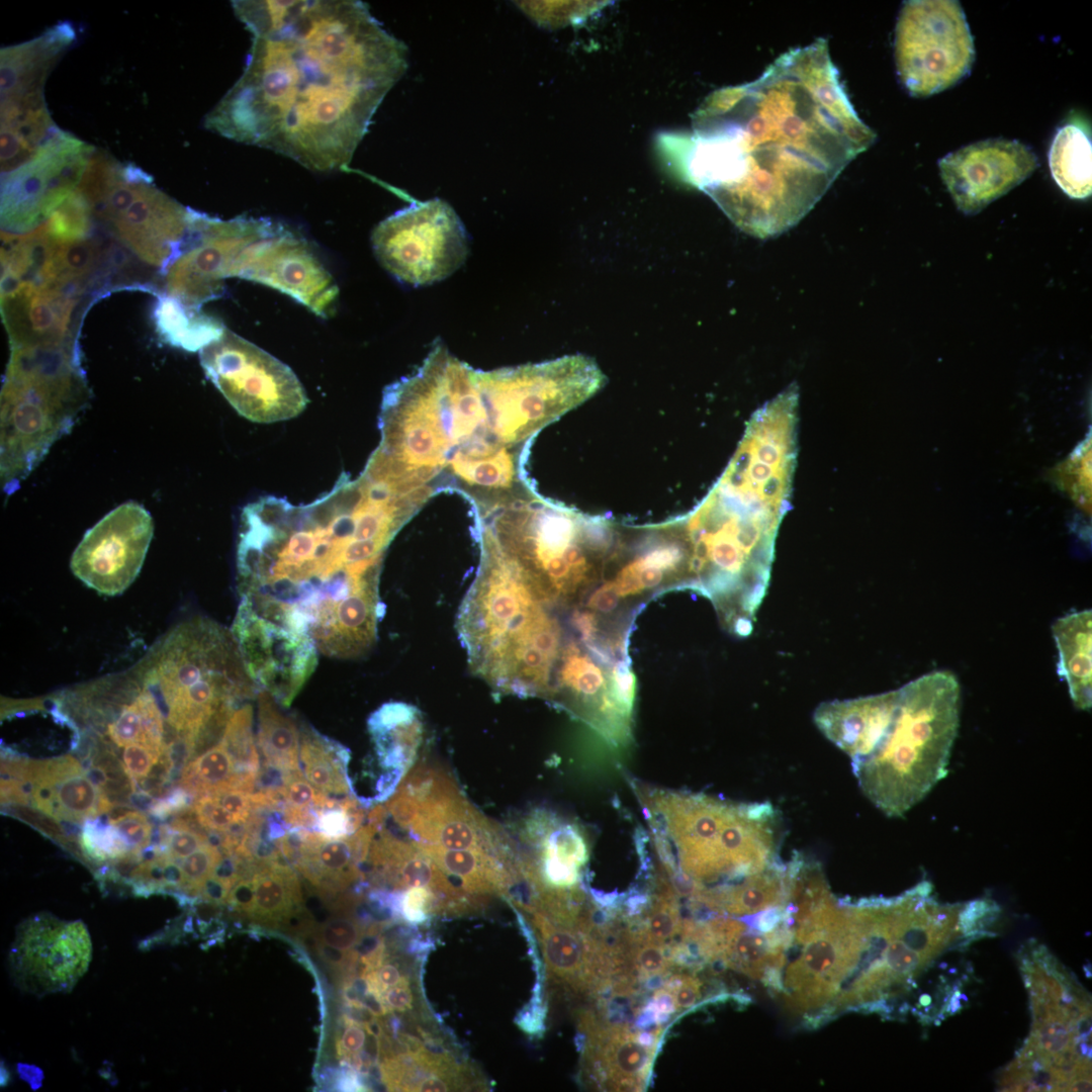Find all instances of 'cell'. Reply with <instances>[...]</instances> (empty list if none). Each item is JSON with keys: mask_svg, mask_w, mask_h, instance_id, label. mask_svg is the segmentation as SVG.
Returning <instances> with one entry per match:
<instances>
[{"mask_svg": "<svg viewBox=\"0 0 1092 1092\" xmlns=\"http://www.w3.org/2000/svg\"><path fill=\"white\" fill-rule=\"evenodd\" d=\"M232 6L252 43L241 76L206 114L205 128L311 171L347 167L407 69L406 46L358 0Z\"/></svg>", "mask_w": 1092, "mask_h": 1092, "instance_id": "1", "label": "cell"}, {"mask_svg": "<svg viewBox=\"0 0 1092 1092\" xmlns=\"http://www.w3.org/2000/svg\"><path fill=\"white\" fill-rule=\"evenodd\" d=\"M875 140L817 38L704 101L686 174L741 231L766 239L797 224Z\"/></svg>", "mask_w": 1092, "mask_h": 1092, "instance_id": "2", "label": "cell"}, {"mask_svg": "<svg viewBox=\"0 0 1092 1092\" xmlns=\"http://www.w3.org/2000/svg\"><path fill=\"white\" fill-rule=\"evenodd\" d=\"M416 510L363 472H343L308 504L274 495L248 504L236 554L241 600L310 630L334 622L379 579L387 547Z\"/></svg>", "mask_w": 1092, "mask_h": 1092, "instance_id": "3", "label": "cell"}, {"mask_svg": "<svg viewBox=\"0 0 1092 1092\" xmlns=\"http://www.w3.org/2000/svg\"><path fill=\"white\" fill-rule=\"evenodd\" d=\"M793 476L765 463L730 464L703 502L675 522L689 548V588L710 599L738 636L751 633L765 596Z\"/></svg>", "mask_w": 1092, "mask_h": 1092, "instance_id": "4", "label": "cell"}, {"mask_svg": "<svg viewBox=\"0 0 1092 1092\" xmlns=\"http://www.w3.org/2000/svg\"><path fill=\"white\" fill-rule=\"evenodd\" d=\"M473 370L435 340L397 384L396 432L415 467L467 490L503 489L517 480L521 453L493 440Z\"/></svg>", "mask_w": 1092, "mask_h": 1092, "instance_id": "5", "label": "cell"}, {"mask_svg": "<svg viewBox=\"0 0 1092 1092\" xmlns=\"http://www.w3.org/2000/svg\"><path fill=\"white\" fill-rule=\"evenodd\" d=\"M638 794L678 893L731 884L779 862L782 823L770 803L643 788Z\"/></svg>", "mask_w": 1092, "mask_h": 1092, "instance_id": "6", "label": "cell"}, {"mask_svg": "<svg viewBox=\"0 0 1092 1092\" xmlns=\"http://www.w3.org/2000/svg\"><path fill=\"white\" fill-rule=\"evenodd\" d=\"M474 499L479 539L564 607L575 606L600 581L623 539L607 521L546 500L524 484Z\"/></svg>", "mask_w": 1092, "mask_h": 1092, "instance_id": "7", "label": "cell"}, {"mask_svg": "<svg viewBox=\"0 0 1092 1092\" xmlns=\"http://www.w3.org/2000/svg\"><path fill=\"white\" fill-rule=\"evenodd\" d=\"M960 684L935 670L899 689L886 733L852 771L868 799L890 817L919 803L947 774L960 725Z\"/></svg>", "mask_w": 1092, "mask_h": 1092, "instance_id": "8", "label": "cell"}, {"mask_svg": "<svg viewBox=\"0 0 1092 1092\" xmlns=\"http://www.w3.org/2000/svg\"><path fill=\"white\" fill-rule=\"evenodd\" d=\"M80 343L10 346L1 388V484L7 495L69 434L91 397Z\"/></svg>", "mask_w": 1092, "mask_h": 1092, "instance_id": "9", "label": "cell"}, {"mask_svg": "<svg viewBox=\"0 0 1092 1092\" xmlns=\"http://www.w3.org/2000/svg\"><path fill=\"white\" fill-rule=\"evenodd\" d=\"M78 189L98 229L163 278L182 250L191 208L158 189L141 168L101 155H93Z\"/></svg>", "mask_w": 1092, "mask_h": 1092, "instance_id": "10", "label": "cell"}, {"mask_svg": "<svg viewBox=\"0 0 1092 1092\" xmlns=\"http://www.w3.org/2000/svg\"><path fill=\"white\" fill-rule=\"evenodd\" d=\"M894 47L899 79L915 97L953 86L969 73L975 58L964 10L952 0L904 2Z\"/></svg>", "mask_w": 1092, "mask_h": 1092, "instance_id": "11", "label": "cell"}, {"mask_svg": "<svg viewBox=\"0 0 1092 1092\" xmlns=\"http://www.w3.org/2000/svg\"><path fill=\"white\" fill-rule=\"evenodd\" d=\"M371 244L382 267L413 286L447 278L468 255L466 230L440 198L413 202L389 215L373 230Z\"/></svg>", "mask_w": 1092, "mask_h": 1092, "instance_id": "12", "label": "cell"}, {"mask_svg": "<svg viewBox=\"0 0 1092 1092\" xmlns=\"http://www.w3.org/2000/svg\"><path fill=\"white\" fill-rule=\"evenodd\" d=\"M77 36L71 22L1 50V157L21 161L57 127L44 100L46 80Z\"/></svg>", "mask_w": 1092, "mask_h": 1092, "instance_id": "13", "label": "cell"}, {"mask_svg": "<svg viewBox=\"0 0 1092 1092\" xmlns=\"http://www.w3.org/2000/svg\"><path fill=\"white\" fill-rule=\"evenodd\" d=\"M207 378L245 419L275 423L303 412L308 398L286 364L228 328L199 351Z\"/></svg>", "mask_w": 1092, "mask_h": 1092, "instance_id": "14", "label": "cell"}, {"mask_svg": "<svg viewBox=\"0 0 1092 1092\" xmlns=\"http://www.w3.org/2000/svg\"><path fill=\"white\" fill-rule=\"evenodd\" d=\"M93 147L56 127L18 167L2 173L1 233L23 235L43 224L79 187Z\"/></svg>", "mask_w": 1092, "mask_h": 1092, "instance_id": "15", "label": "cell"}, {"mask_svg": "<svg viewBox=\"0 0 1092 1092\" xmlns=\"http://www.w3.org/2000/svg\"><path fill=\"white\" fill-rule=\"evenodd\" d=\"M276 220L237 216L220 219L191 208L182 250L163 277V292L187 309L201 306L224 293V279L234 277L241 253L266 236Z\"/></svg>", "mask_w": 1092, "mask_h": 1092, "instance_id": "16", "label": "cell"}, {"mask_svg": "<svg viewBox=\"0 0 1092 1092\" xmlns=\"http://www.w3.org/2000/svg\"><path fill=\"white\" fill-rule=\"evenodd\" d=\"M92 945L86 925L41 913L22 922L8 966L19 989L43 996L70 992L87 971Z\"/></svg>", "mask_w": 1092, "mask_h": 1092, "instance_id": "17", "label": "cell"}, {"mask_svg": "<svg viewBox=\"0 0 1092 1092\" xmlns=\"http://www.w3.org/2000/svg\"><path fill=\"white\" fill-rule=\"evenodd\" d=\"M234 277L277 289L315 314L336 309L338 286L308 242L280 221L240 255Z\"/></svg>", "mask_w": 1092, "mask_h": 1092, "instance_id": "18", "label": "cell"}, {"mask_svg": "<svg viewBox=\"0 0 1092 1092\" xmlns=\"http://www.w3.org/2000/svg\"><path fill=\"white\" fill-rule=\"evenodd\" d=\"M154 534L144 506L124 503L89 529L72 554L73 574L100 595L123 593L139 575Z\"/></svg>", "mask_w": 1092, "mask_h": 1092, "instance_id": "19", "label": "cell"}, {"mask_svg": "<svg viewBox=\"0 0 1092 1092\" xmlns=\"http://www.w3.org/2000/svg\"><path fill=\"white\" fill-rule=\"evenodd\" d=\"M1 317L10 346L79 343L84 318L97 302L53 281L1 280Z\"/></svg>", "mask_w": 1092, "mask_h": 1092, "instance_id": "20", "label": "cell"}, {"mask_svg": "<svg viewBox=\"0 0 1092 1092\" xmlns=\"http://www.w3.org/2000/svg\"><path fill=\"white\" fill-rule=\"evenodd\" d=\"M245 669L259 691L288 707L317 662L312 640L238 608L232 627Z\"/></svg>", "mask_w": 1092, "mask_h": 1092, "instance_id": "21", "label": "cell"}, {"mask_svg": "<svg viewBox=\"0 0 1092 1092\" xmlns=\"http://www.w3.org/2000/svg\"><path fill=\"white\" fill-rule=\"evenodd\" d=\"M938 165L958 208L974 214L1029 177L1038 162L1027 146L993 139L950 153Z\"/></svg>", "mask_w": 1092, "mask_h": 1092, "instance_id": "22", "label": "cell"}, {"mask_svg": "<svg viewBox=\"0 0 1092 1092\" xmlns=\"http://www.w3.org/2000/svg\"><path fill=\"white\" fill-rule=\"evenodd\" d=\"M587 1033L585 1059L589 1070L612 1091L644 1088L655 1055V1043L619 1024L583 1021Z\"/></svg>", "mask_w": 1092, "mask_h": 1092, "instance_id": "23", "label": "cell"}, {"mask_svg": "<svg viewBox=\"0 0 1092 1092\" xmlns=\"http://www.w3.org/2000/svg\"><path fill=\"white\" fill-rule=\"evenodd\" d=\"M899 689L818 706L814 722L851 764L868 757L878 746L893 719Z\"/></svg>", "mask_w": 1092, "mask_h": 1092, "instance_id": "24", "label": "cell"}, {"mask_svg": "<svg viewBox=\"0 0 1092 1092\" xmlns=\"http://www.w3.org/2000/svg\"><path fill=\"white\" fill-rule=\"evenodd\" d=\"M379 828L368 821L352 835L335 840L300 828V846L293 866L320 890L340 892L363 876L361 866Z\"/></svg>", "mask_w": 1092, "mask_h": 1092, "instance_id": "25", "label": "cell"}, {"mask_svg": "<svg viewBox=\"0 0 1092 1092\" xmlns=\"http://www.w3.org/2000/svg\"><path fill=\"white\" fill-rule=\"evenodd\" d=\"M791 882V862H778L761 873L731 884L697 889L691 900L715 912L752 917L785 906L789 900Z\"/></svg>", "mask_w": 1092, "mask_h": 1092, "instance_id": "26", "label": "cell"}, {"mask_svg": "<svg viewBox=\"0 0 1092 1092\" xmlns=\"http://www.w3.org/2000/svg\"><path fill=\"white\" fill-rule=\"evenodd\" d=\"M1058 650L1057 673L1067 682L1074 706L1092 704V612L1085 609L1058 618L1052 625Z\"/></svg>", "mask_w": 1092, "mask_h": 1092, "instance_id": "27", "label": "cell"}, {"mask_svg": "<svg viewBox=\"0 0 1092 1092\" xmlns=\"http://www.w3.org/2000/svg\"><path fill=\"white\" fill-rule=\"evenodd\" d=\"M367 726L379 763L388 770L386 774L402 779L423 739L420 711L402 702L385 703L369 716Z\"/></svg>", "mask_w": 1092, "mask_h": 1092, "instance_id": "28", "label": "cell"}, {"mask_svg": "<svg viewBox=\"0 0 1092 1092\" xmlns=\"http://www.w3.org/2000/svg\"><path fill=\"white\" fill-rule=\"evenodd\" d=\"M299 734V763L304 778L329 797L342 799L349 796V750L303 724Z\"/></svg>", "mask_w": 1092, "mask_h": 1092, "instance_id": "29", "label": "cell"}, {"mask_svg": "<svg viewBox=\"0 0 1092 1092\" xmlns=\"http://www.w3.org/2000/svg\"><path fill=\"white\" fill-rule=\"evenodd\" d=\"M1092 146L1087 128L1071 122L1056 133L1049 153L1054 180L1070 197L1085 199L1091 194Z\"/></svg>", "mask_w": 1092, "mask_h": 1092, "instance_id": "30", "label": "cell"}, {"mask_svg": "<svg viewBox=\"0 0 1092 1092\" xmlns=\"http://www.w3.org/2000/svg\"><path fill=\"white\" fill-rule=\"evenodd\" d=\"M152 317L159 337L165 343L188 352L200 351L225 329L216 317L187 309L163 291L156 295Z\"/></svg>", "mask_w": 1092, "mask_h": 1092, "instance_id": "31", "label": "cell"}, {"mask_svg": "<svg viewBox=\"0 0 1092 1092\" xmlns=\"http://www.w3.org/2000/svg\"><path fill=\"white\" fill-rule=\"evenodd\" d=\"M252 879L255 906L251 919L275 926L301 910L302 894L298 878L285 862L275 860L259 863Z\"/></svg>", "mask_w": 1092, "mask_h": 1092, "instance_id": "32", "label": "cell"}, {"mask_svg": "<svg viewBox=\"0 0 1092 1092\" xmlns=\"http://www.w3.org/2000/svg\"><path fill=\"white\" fill-rule=\"evenodd\" d=\"M257 743L263 764L283 771L300 770L299 728L282 713L278 703L265 691H258Z\"/></svg>", "mask_w": 1092, "mask_h": 1092, "instance_id": "33", "label": "cell"}, {"mask_svg": "<svg viewBox=\"0 0 1092 1092\" xmlns=\"http://www.w3.org/2000/svg\"><path fill=\"white\" fill-rule=\"evenodd\" d=\"M256 783L257 778L238 771L232 755L220 741L186 764L179 786L195 799L224 789L254 792Z\"/></svg>", "mask_w": 1092, "mask_h": 1092, "instance_id": "34", "label": "cell"}, {"mask_svg": "<svg viewBox=\"0 0 1092 1092\" xmlns=\"http://www.w3.org/2000/svg\"><path fill=\"white\" fill-rule=\"evenodd\" d=\"M43 225L52 239L63 243L86 240L97 231L91 206L79 189L54 210Z\"/></svg>", "mask_w": 1092, "mask_h": 1092, "instance_id": "35", "label": "cell"}, {"mask_svg": "<svg viewBox=\"0 0 1092 1092\" xmlns=\"http://www.w3.org/2000/svg\"><path fill=\"white\" fill-rule=\"evenodd\" d=\"M253 718L251 704L239 707L231 716L220 741L232 755L238 771L258 779L261 766Z\"/></svg>", "mask_w": 1092, "mask_h": 1092, "instance_id": "36", "label": "cell"}, {"mask_svg": "<svg viewBox=\"0 0 1092 1092\" xmlns=\"http://www.w3.org/2000/svg\"><path fill=\"white\" fill-rule=\"evenodd\" d=\"M676 895L671 883L659 879L658 890L637 935L664 944L681 932L684 920Z\"/></svg>", "mask_w": 1092, "mask_h": 1092, "instance_id": "37", "label": "cell"}, {"mask_svg": "<svg viewBox=\"0 0 1092 1092\" xmlns=\"http://www.w3.org/2000/svg\"><path fill=\"white\" fill-rule=\"evenodd\" d=\"M80 844L85 855L95 861L118 859L129 853L128 848L117 829L107 819L101 817L87 819L80 835Z\"/></svg>", "mask_w": 1092, "mask_h": 1092, "instance_id": "38", "label": "cell"}, {"mask_svg": "<svg viewBox=\"0 0 1092 1092\" xmlns=\"http://www.w3.org/2000/svg\"><path fill=\"white\" fill-rule=\"evenodd\" d=\"M222 853L217 846L206 842L197 850L182 858L179 862L184 878V892L190 896L199 895L204 881L211 876Z\"/></svg>", "mask_w": 1092, "mask_h": 1092, "instance_id": "39", "label": "cell"}, {"mask_svg": "<svg viewBox=\"0 0 1092 1092\" xmlns=\"http://www.w3.org/2000/svg\"><path fill=\"white\" fill-rule=\"evenodd\" d=\"M631 964L641 978L647 979L666 973L671 960L663 943L636 935L632 937Z\"/></svg>", "mask_w": 1092, "mask_h": 1092, "instance_id": "40", "label": "cell"}, {"mask_svg": "<svg viewBox=\"0 0 1092 1092\" xmlns=\"http://www.w3.org/2000/svg\"><path fill=\"white\" fill-rule=\"evenodd\" d=\"M191 810L199 824L207 830L223 834L234 827L244 824L210 794L195 798Z\"/></svg>", "mask_w": 1092, "mask_h": 1092, "instance_id": "41", "label": "cell"}, {"mask_svg": "<svg viewBox=\"0 0 1092 1092\" xmlns=\"http://www.w3.org/2000/svg\"><path fill=\"white\" fill-rule=\"evenodd\" d=\"M318 941L343 950H352L363 936L359 923L349 918H332L320 928Z\"/></svg>", "mask_w": 1092, "mask_h": 1092, "instance_id": "42", "label": "cell"}, {"mask_svg": "<svg viewBox=\"0 0 1092 1092\" xmlns=\"http://www.w3.org/2000/svg\"><path fill=\"white\" fill-rule=\"evenodd\" d=\"M112 825L124 840L129 853L135 854L149 844L152 826L142 811L133 809Z\"/></svg>", "mask_w": 1092, "mask_h": 1092, "instance_id": "43", "label": "cell"}, {"mask_svg": "<svg viewBox=\"0 0 1092 1092\" xmlns=\"http://www.w3.org/2000/svg\"><path fill=\"white\" fill-rule=\"evenodd\" d=\"M209 832V831H208ZM208 832H198L188 827H172L163 845V852L174 860H181L208 842Z\"/></svg>", "mask_w": 1092, "mask_h": 1092, "instance_id": "44", "label": "cell"}, {"mask_svg": "<svg viewBox=\"0 0 1092 1092\" xmlns=\"http://www.w3.org/2000/svg\"><path fill=\"white\" fill-rule=\"evenodd\" d=\"M161 753L140 743L123 747L122 764L132 783L146 778L159 760Z\"/></svg>", "mask_w": 1092, "mask_h": 1092, "instance_id": "45", "label": "cell"}, {"mask_svg": "<svg viewBox=\"0 0 1092 1092\" xmlns=\"http://www.w3.org/2000/svg\"><path fill=\"white\" fill-rule=\"evenodd\" d=\"M663 993L671 1000L673 1009H689L701 999L702 983L695 976L679 975L666 983Z\"/></svg>", "mask_w": 1092, "mask_h": 1092, "instance_id": "46", "label": "cell"}, {"mask_svg": "<svg viewBox=\"0 0 1092 1092\" xmlns=\"http://www.w3.org/2000/svg\"><path fill=\"white\" fill-rule=\"evenodd\" d=\"M346 1022V1027L338 1042V1053L339 1056L343 1057L347 1062L351 1063V1065H354L357 1069H361L363 1061L360 1057V1052L366 1041V1029L361 1026V1023H358L351 1018H347Z\"/></svg>", "mask_w": 1092, "mask_h": 1092, "instance_id": "47", "label": "cell"}, {"mask_svg": "<svg viewBox=\"0 0 1092 1092\" xmlns=\"http://www.w3.org/2000/svg\"><path fill=\"white\" fill-rule=\"evenodd\" d=\"M252 793L239 789H224L210 795L241 822L246 823L255 811Z\"/></svg>", "mask_w": 1092, "mask_h": 1092, "instance_id": "48", "label": "cell"}, {"mask_svg": "<svg viewBox=\"0 0 1092 1092\" xmlns=\"http://www.w3.org/2000/svg\"><path fill=\"white\" fill-rule=\"evenodd\" d=\"M226 904L238 913L252 917L255 906V888L252 877L241 878L231 889Z\"/></svg>", "mask_w": 1092, "mask_h": 1092, "instance_id": "49", "label": "cell"}, {"mask_svg": "<svg viewBox=\"0 0 1092 1092\" xmlns=\"http://www.w3.org/2000/svg\"><path fill=\"white\" fill-rule=\"evenodd\" d=\"M381 1001L388 1012L410 1010L414 1001L410 980L385 991L381 996Z\"/></svg>", "mask_w": 1092, "mask_h": 1092, "instance_id": "50", "label": "cell"}, {"mask_svg": "<svg viewBox=\"0 0 1092 1092\" xmlns=\"http://www.w3.org/2000/svg\"><path fill=\"white\" fill-rule=\"evenodd\" d=\"M231 888L220 880L209 876L202 884L199 896L204 902L214 905L226 904Z\"/></svg>", "mask_w": 1092, "mask_h": 1092, "instance_id": "51", "label": "cell"}, {"mask_svg": "<svg viewBox=\"0 0 1092 1092\" xmlns=\"http://www.w3.org/2000/svg\"><path fill=\"white\" fill-rule=\"evenodd\" d=\"M15 1070L20 1080L24 1081L32 1091L41 1088L44 1073L39 1067L27 1063H17Z\"/></svg>", "mask_w": 1092, "mask_h": 1092, "instance_id": "52", "label": "cell"}, {"mask_svg": "<svg viewBox=\"0 0 1092 1092\" xmlns=\"http://www.w3.org/2000/svg\"><path fill=\"white\" fill-rule=\"evenodd\" d=\"M128 800L136 810L147 812H150L155 802L152 795L145 791H133Z\"/></svg>", "mask_w": 1092, "mask_h": 1092, "instance_id": "53", "label": "cell"}, {"mask_svg": "<svg viewBox=\"0 0 1092 1092\" xmlns=\"http://www.w3.org/2000/svg\"><path fill=\"white\" fill-rule=\"evenodd\" d=\"M84 772L86 777L99 789H102L109 781L106 771L99 765L93 764L89 768L85 769Z\"/></svg>", "mask_w": 1092, "mask_h": 1092, "instance_id": "54", "label": "cell"}, {"mask_svg": "<svg viewBox=\"0 0 1092 1092\" xmlns=\"http://www.w3.org/2000/svg\"><path fill=\"white\" fill-rule=\"evenodd\" d=\"M11 1081H12L11 1072L7 1068V1066L5 1065L3 1060H1V1065H0V1085H1V1088L7 1087L11 1083Z\"/></svg>", "mask_w": 1092, "mask_h": 1092, "instance_id": "55", "label": "cell"}]
</instances>
